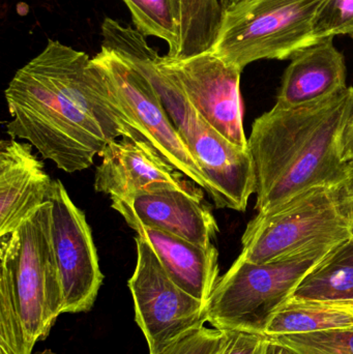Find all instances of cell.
I'll list each match as a JSON object with an SVG mask.
<instances>
[{
  "mask_svg": "<svg viewBox=\"0 0 353 354\" xmlns=\"http://www.w3.org/2000/svg\"><path fill=\"white\" fill-rule=\"evenodd\" d=\"M353 112V87L296 107L274 106L255 120L248 138L257 189L267 212L311 187H339L347 174L341 137Z\"/></svg>",
  "mask_w": 353,
  "mask_h": 354,
  "instance_id": "1",
  "label": "cell"
},
{
  "mask_svg": "<svg viewBox=\"0 0 353 354\" xmlns=\"http://www.w3.org/2000/svg\"><path fill=\"white\" fill-rule=\"evenodd\" d=\"M102 37V47L115 52L151 81L178 134L209 180V196L215 205L246 212L249 200L257 189L254 162L249 149L230 142L205 122L178 82L162 68L161 56L142 33L130 25L106 18Z\"/></svg>",
  "mask_w": 353,
  "mask_h": 354,
  "instance_id": "2",
  "label": "cell"
},
{
  "mask_svg": "<svg viewBox=\"0 0 353 354\" xmlns=\"http://www.w3.org/2000/svg\"><path fill=\"white\" fill-rule=\"evenodd\" d=\"M4 95L12 118L8 134L66 174L90 167L109 143L99 124L33 59L17 71Z\"/></svg>",
  "mask_w": 353,
  "mask_h": 354,
  "instance_id": "3",
  "label": "cell"
},
{
  "mask_svg": "<svg viewBox=\"0 0 353 354\" xmlns=\"http://www.w3.org/2000/svg\"><path fill=\"white\" fill-rule=\"evenodd\" d=\"M337 245L269 263H254L238 256L207 301V322L222 332L265 335L269 322L290 301L300 281Z\"/></svg>",
  "mask_w": 353,
  "mask_h": 354,
  "instance_id": "4",
  "label": "cell"
},
{
  "mask_svg": "<svg viewBox=\"0 0 353 354\" xmlns=\"http://www.w3.org/2000/svg\"><path fill=\"white\" fill-rule=\"evenodd\" d=\"M329 0H244L224 14L218 57L244 71L263 59H292L317 44V15Z\"/></svg>",
  "mask_w": 353,
  "mask_h": 354,
  "instance_id": "5",
  "label": "cell"
},
{
  "mask_svg": "<svg viewBox=\"0 0 353 354\" xmlns=\"http://www.w3.org/2000/svg\"><path fill=\"white\" fill-rule=\"evenodd\" d=\"M338 187H311L287 201L257 212L242 237V257L269 263L323 245H337L352 235Z\"/></svg>",
  "mask_w": 353,
  "mask_h": 354,
  "instance_id": "6",
  "label": "cell"
},
{
  "mask_svg": "<svg viewBox=\"0 0 353 354\" xmlns=\"http://www.w3.org/2000/svg\"><path fill=\"white\" fill-rule=\"evenodd\" d=\"M0 258L8 268L27 339L35 345L64 314V293L51 239V203L44 204L12 234L0 236Z\"/></svg>",
  "mask_w": 353,
  "mask_h": 354,
  "instance_id": "7",
  "label": "cell"
},
{
  "mask_svg": "<svg viewBox=\"0 0 353 354\" xmlns=\"http://www.w3.org/2000/svg\"><path fill=\"white\" fill-rule=\"evenodd\" d=\"M109 89L114 107L149 147L207 194L209 180L189 151L151 81L107 48L93 57Z\"/></svg>",
  "mask_w": 353,
  "mask_h": 354,
  "instance_id": "8",
  "label": "cell"
},
{
  "mask_svg": "<svg viewBox=\"0 0 353 354\" xmlns=\"http://www.w3.org/2000/svg\"><path fill=\"white\" fill-rule=\"evenodd\" d=\"M137 262L128 282L136 322L149 354H158L192 330L204 326L207 304L175 284L145 239L136 235Z\"/></svg>",
  "mask_w": 353,
  "mask_h": 354,
  "instance_id": "9",
  "label": "cell"
},
{
  "mask_svg": "<svg viewBox=\"0 0 353 354\" xmlns=\"http://www.w3.org/2000/svg\"><path fill=\"white\" fill-rule=\"evenodd\" d=\"M51 239L64 293V313L90 311L104 276L84 212L70 199L64 183L53 181Z\"/></svg>",
  "mask_w": 353,
  "mask_h": 354,
  "instance_id": "10",
  "label": "cell"
},
{
  "mask_svg": "<svg viewBox=\"0 0 353 354\" xmlns=\"http://www.w3.org/2000/svg\"><path fill=\"white\" fill-rule=\"evenodd\" d=\"M160 64L178 82L205 122L230 142L249 149L240 95L242 71L213 52L184 60L161 56Z\"/></svg>",
  "mask_w": 353,
  "mask_h": 354,
  "instance_id": "11",
  "label": "cell"
},
{
  "mask_svg": "<svg viewBox=\"0 0 353 354\" xmlns=\"http://www.w3.org/2000/svg\"><path fill=\"white\" fill-rule=\"evenodd\" d=\"M99 157L103 161L95 171V189L111 200L170 189L203 196L202 187L184 179L187 176L143 141L128 137L115 139Z\"/></svg>",
  "mask_w": 353,
  "mask_h": 354,
  "instance_id": "12",
  "label": "cell"
},
{
  "mask_svg": "<svg viewBox=\"0 0 353 354\" xmlns=\"http://www.w3.org/2000/svg\"><path fill=\"white\" fill-rule=\"evenodd\" d=\"M111 201L112 208L132 229H157L202 247L213 245L219 232L213 212L203 203V196L170 189Z\"/></svg>",
  "mask_w": 353,
  "mask_h": 354,
  "instance_id": "13",
  "label": "cell"
},
{
  "mask_svg": "<svg viewBox=\"0 0 353 354\" xmlns=\"http://www.w3.org/2000/svg\"><path fill=\"white\" fill-rule=\"evenodd\" d=\"M28 142L0 143V236L12 234L49 202L53 181Z\"/></svg>",
  "mask_w": 353,
  "mask_h": 354,
  "instance_id": "14",
  "label": "cell"
},
{
  "mask_svg": "<svg viewBox=\"0 0 353 354\" xmlns=\"http://www.w3.org/2000/svg\"><path fill=\"white\" fill-rule=\"evenodd\" d=\"M346 64L334 37L310 46L292 58L282 77L276 106L296 107L346 88Z\"/></svg>",
  "mask_w": 353,
  "mask_h": 354,
  "instance_id": "15",
  "label": "cell"
},
{
  "mask_svg": "<svg viewBox=\"0 0 353 354\" xmlns=\"http://www.w3.org/2000/svg\"><path fill=\"white\" fill-rule=\"evenodd\" d=\"M133 230L153 248L178 286L207 304L219 280V253L215 245L202 247L147 227L137 226Z\"/></svg>",
  "mask_w": 353,
  "mask_h": 354,
  "instance_id": "16",
  "label": "cell"
},
{
  "mask_svg": "<svg viewBox=\"0 0 353 354\" xmlns=\"http://www.w3.org/2000/svg\"><path fill=\"white\" fill-rule=\"evenodd\" d=\"M290 299L353 303V233L335 245L304 277Z\"/></svg>",
  "mask_w": 353,
  "mask_h": 354,
  "instance_id": "17",
  "label": "cell"
},
{
  "mask_svg": "<svg viewBox=\"0 0 353 354\" xmlns=\"http://www.w3.org/2000/svg\"><path fill=\"white\" fill-rule=\"evenodd\" d=\"M350 326H353V313L336 304L290 299L274 316L265 335L308 334Z\"/></svg>",
  "mask_w": 353,
  "mask_h": 354,
  "instance_id": "18",
  "label": "cell"
},
{
  "mask_svg": "<svg viewBox=\"0 0 353 354\" xmlns=\"http://www.w3.org/2000/svg\"><path fill=\"white\" fill-rule=\"evenodd\" d=\"M223 18L218 0H182L180 50L174 59H188L211 52Z\"/></svg>",
  "mask_w": 353,
  "mask_h": 354,
  "instance_id": "19",
  "label": "cell"
},
{
  "mask_svg": "<svg viewBox=\"0 0 353 354\" xmlns=\"http://www.w3.org/2000/svg\"><path fill=\"white\" fill-rule=\"evenodd\" d=\"M132 20L145 37H155L168 44L167 57L174 59L180 50L182 0H124Z\"/></svg>",
  "mask_w": 353,
  "mask_h": 354,
  "instance_id": "20",
  "label": "cell"
},
{
  "mask_svg": "<svg viewBox=\"0 0 353 354\" xmlns=\"http://www.w3.org/2000/svg\"><path fill=\"white\" fill-rule=\"evenodd\" d=\"M33 346L27 339L15 299L10 272L1 263L0 278V354H31Z\"/></svg>",
  "mask_w": 353,
  "mask_h": 354,
  "instance_id": "21",
  "label": "cell"
},
{
  "mask_svg": "<svg viewBox=\"0 0 353 354\" xmlns=\"http://www.w3.org/2000/svg\"><path fill=\"white\" fill-rule=\"evenodd\" d=\"M269 338L294 354H353V326Z\"/></svg>",
  "mask_w": 353,
  "mask_h": 354,
  "instance_id": "22",
  "label": "cell"
},
{
  "mask_svg": "<svg viewBox=\"0 0 353 354\" xmlns=\"http://www.w3.org/2000/svg\"><path fill=\"white\" fill-rule=\"evenodd\" d=\"M353 32V0H329L317 15L313 35L315 41Z\"/></svg>",
  "mask_w": 353,
  "mask_h": 354,
  "instance_id": "23",
  "label": "cell"
},
{
  "mask_svg": "<svg viewBox=\"0 0 353 354\" xmlns=\"http://www.w3.org/2000/svg\"><path fill=\"white\" fill-rule=\"evenodd\" d=\"M227 339V332L205 326L197 328L158 354H217Z\"/></svg>",
  "mask_w": 353,
  "mask_h": 354,
  "instance_id": "24",
  "label": "cell"
},
{
  "mask_svg": "<svg viewBox=\"0 0 353 354\" xmlns=\"http://www.w3.org/2000/svg\"><path fill=\"white\" fill-rule=\"evenodd\" d=\"M269 340L265 334L227 332V339L217 354H265Z\"/></svg>",
  "mask_w": 353,
  "mask_h": 354,
  "instance_id": "25",
  "label": "cell"
},
{
  "mask_svg": "<svg viewBox=\"0 0 353 354\" xmlns=\"http://www.w3.org/2000/svg\"><path fill=\"white\" fill-rule=\"evenodd\" d=\"M338 199L344 216L353 223V163L348 164L345 179L338 187Z\"/></svg>",
  "mask_w": 353,
  "mask_h": 354,
  "instance_id": "26",
  "label": "cell"
},
{
  "mask_svg": "<svg viewBox=\"0 0 353 354\" xmlns=\"http://www.w3.org/2000/svg\"><path fill=\"white\" fill-rule=\"evenodd\" d=\"M341 158L345 163H353V112L342 133Z\"/></svg>",
  "mask_w": 353,
  "mask_h": 354,
  "instance_id": "27",
  "label": "cell"
},
{
  "mask_svg": "<svg viewBox=\"0 0 353 354\" xmlns=\"http://www.w3.org/2000/svg\"><path fill=\"white\" fill-rule=\"evenodd\" d=\"M265 354H294L287 347L284 345L280 344V343L276 342V341L269 339L267 342V349H265Z\"/></svg>",
  "mask_w": 353,
  "mask_h": 354,
  "instance_id": "28",
  "label": "cell"
},
{
  "mask_svg": "<svg viewBox=\"0 0 353 354\" xmlns=\"http://www.w3.org/2000/svg\"><path fill=\"white\" fill-rule=\"evenodd\" d=\"M218 1H219L220 6H221L222 10L225 14V12H227L228 10L238 6V3L244 1V0H218Z\"/></svg>",
  "mask_w": 353,
  "mask_h": 354,
  "instance_id": "29",
  "label": "cell"
},
{
  "mask_svg": "<svg viewBox=\"0 0 353 354\" xmlns=\"http://www.w3.org/2000/svg\"><path fill=\"white\" fill-rule=\"evenodd\" d=\"M336 305L340 306V307L343 308V309L347 310V311L353 313V303L336 304Z\"/></svg>",
  "mask_w": 353,
  "mask_h": 354,
  "instance_id": "30",
  "label": "cell"
},
{
  "mask_svg": "<svg viewBox=\"0 0 353 354\" xmlns=\"http://www.w3.org/2000/svg\"><path fill=\"white\" fill-rule=\"evenodd\" d=\"M35 354H56L55 353H53V351H49V349H47V351H41V353H37Z\"/></svg>",
  "mask_w": 353,
  "mask_h": 354,
  "instance_id": "31",
  "label": "cell"
},
{
  "mask_svg": "<svg viewBox=\"0 0 353 354\" xmlns=\"http://www.w3.org/2000/svg\"><path fill=\"white\" fill-rule=\"evenodd\" d=\"M350 37H352V39H353V32L350 35Z\"/></svg>",
  "mask_w": 353,
  "mask_h": 354,
  "instance_id": "32",
  "label": "cell"
},
{
  "mask_svg": "<svg viewBox=\"0 0 353 354\" xmlns=\"http://www.w3.org/2000/svg\"><path fill=\"white\" fill-rule=\"evenodd\" d=\"M352 233H353V223H352Z\"/></svg>",
  "mask_w": 353,
  "mask_h": 354,
  "instance_id": "33",
  "label": "cell"
}]
</instances>
